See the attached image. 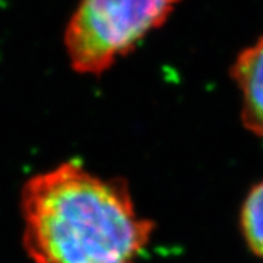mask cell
<instances>
[{"label":"cell","mask_w":263,"mask_h":263,"mask_svg":"<svg viewBox=\"0 0 263 263\" xmlns=\"http://www.w3.org/2000/svg\"><path fill=\"white\" fill-rule=\"evenodd\" d=\"M231 76L241 94L243 124L263 138V37L238 54Z\"/></svg>","instance_id":"obj_3"},{"label":"cell","mask_w":263,"mask_h":263,"mask_svg":"<svg viewBox=\"0 0 263 263\" xmlns=\"http://www.w3.org/2000/svg\"><path fill=\"white\" fill-rule=\"evenodd\" d=\"M180 0H81L65 31L78 73L101 75L168 18Z\"/></svg>","instance_id":"obj_2"},{"label":"cell","mask_w":263,"mask_h":263,"mask_svg":"<svg viewBox=\"0 0 263 263\" xmlns=\"http://www.w3.org/2000/svg\"><path fill=\"white\" fill-rule=\"evenodd\" d=\"M21 214L31 263H138L154 231L124 180L95 176L73 161L31 177Z\"/></svg>","instance_id":"obj_1"},{"label":"cell","mask_w":263,"mask_h":263,"mask_svg":"<svg viewBox=\"0 0 263 263\" xmlns=\"http://www.w3.org/2000/svg\"><path fill=\"white\" fill-rule=\"evenodd\" d=\"M240 224L247 246L263 259V181L256 184L246 197Z\"/></svg>","instance_id":"obj_4"}]
</instances>
